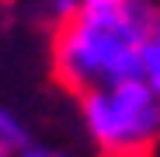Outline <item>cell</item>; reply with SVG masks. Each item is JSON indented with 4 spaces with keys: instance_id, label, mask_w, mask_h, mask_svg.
<instances>
[{
    "instance_id": "6da1fadb",
    "label": "cell",
    "mask_w": 160,
    "mask_h": 157,
    "mask_svg": "<svg viewBox=\"0 0 160 157\" xmlns=\"http://www.w3.org/2000/svg\"><path fill=\"white\" fill-rule=\"evenodd\" d=\"M157 21L160 11L153 0H80V7L52 28L56 81L84 94L139 77L143 42Z\"/></svg>"
},
{
    "instance_id": "7a4b0ae2",
    "label": "cell",
    "mask_w": 160,
    "mask_h": 157,
    "mask_svg": "<svg viewBox=\"0 0 160 157\" xmlns=\"http://www.w3.org/2000/svg\"><path fill=\"white\" fill-rule=\"evenodd\" d=\"M80 119L101 157H157L160 150V94L129 77L77 94Z\"/></svg>"
},
{
    "instance_id": "3957f363",
    "label": "cell",
    "mask_w": 160,
    "mask_h": 157,
    "mask_svg": "<svg viewBox=\"0 0 160 157\" xmlns=\"http://www.w3.org/2000/svg\"><path fill=\"white\" fill-rule=\"evenodd\" d=\"M0 143H4L7 150H14L18 157L28 150V147H35L28 126H24V119H21L14 108H7V105H0Z\"/></svg>"
},
{
    "instance_id": "277c9868",
    "label": "cell",
    "mask_w": 160,
    "mask_h": 157,
    "mask_svg": "<svg viewBox=\"0 0 160 157\" xmlns=\"http://www.w3.org/2000/svg\"><path fill=\"white\" fill-rule=\"evenodd\" d=\"M139 77L160 94V21L153 24V32H150L146 42H143V66H139Z\"/></svg>"
},
{
    "instance_id": "5b68a950",
    "label": "cell",
    "mask_w": 160,
    "mask_h": 157,
    "mask_svg": "<svg viewBox=\"0 0 160 157\" xmlns=\"http://www.w3.org/2000/svg\"><path fill=\"white\" fill-rule=\"evenodd\" d=\"M21 157H56V154H49V150H42V147H28Z\"/></svg>"
},
{
    "instance_id": "8992f818",
    "label": "cell",
    "mask_w": 160,
    "mask_h": 157,
    "mask_svg": "<svg viewBox=\"0 0 160 157\" xmlns=\"http://www.w3.org/2000/svg\"><path fill=\"white\" fill-rule=\"evenodd\" d=\"M0 157H18V154H14V150H7L4 143H0Z\"/></svg>"
},
{
    "instance_id": "52a82bcc",
    "label": "cell",
    "mask_w": 160,
    "mask_h": 157,
    "mask_svg": "<svg viewBox=\"0 0 160 157\" xmlns=\"http://www.w3.org/2000/svg\"><path fill=\"white\" fill-rule=\"evenodd\" d=\"M59 157H70V154H59Z\"/></svg>"
},
{
    "instance_id": "ba28073f",
    "label": "cell",
    "mask_w": 160,
    "mask_h": 157,
    "mask_svg": "<svg viewBox=\"0 0 160 157\" xmlns=\"http://www.w3.org/2000/svg\"><path fill=\"white\" fill-rule=\"evenodd\" d=\"M157 157H160V150H157Z\"/></svg>"
}]
</instances>
